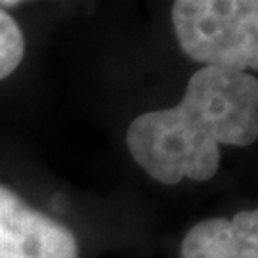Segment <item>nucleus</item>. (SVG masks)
<instances>
[{"instance_id":"3","label":"nucleus","mask_w":258,"mask_h":258,"mask_svg":"<svg viewBox=\"0 0 258 258\" xmlns=\"http://www.w3.org/2000/svg\"><path fill=\"white\" fill-rule=\"evenodd\" d=\"M0 258H79V243L61 222L0 185Z\"/></svg>"},{"instance_id":"4","label":"nucleus","mask_w":258,"mask_h":258,"mask_svg":"<svg viewBox=\"0 0 258 258\" xmlns=\"http://www.w3.org/2000/svg\"><path fill=\"white\" fill-rule=\"evenodd\" d=\"M182 258H258V211L195 224L182 241Z\"/></svg>"},{"instance_id":"2","label":"nucleus","mask_w":258,"mask_h":258,"mask_svg":"<svg viewBox=\"0 0 258 258\" xmlns=\"http://www.w3.org/2000/svg\"><path fill=\"white\" fill-rule=\"evenodd\" d=\"M172 25L184 54L203 67H258L256 0H178Z\"/></svg>"},{"instance_id":"5","label":"nucleus","mask_w":258,"mask_h":258,"mask_svg":"<svg viewBox=\"0 0 258 258\" xmlns=\"http://www.w3.org/2000/svg\"><path fill=\"white\" fill-rule=\"evenodd\" d=\"M25 55V38L18 21L0 8V81L19 67Z\"/></svg>"},{"instance_id":"1","label":"nucleus","mask_w":258,"mask_h":258,"mask_svg":"<svg viewBox=\"0 0 258 258\" xmlns=\"http://www.w3.org/2000/svg\"><path fill=\"white\" fill-rule=\"evenodd\" d=\"M256 138V77L218 67L195 71L178 105L142 113L126 130L130 155L165 185L211 180L220 146L245 148Z\"/></svg>"}]
</instances>
